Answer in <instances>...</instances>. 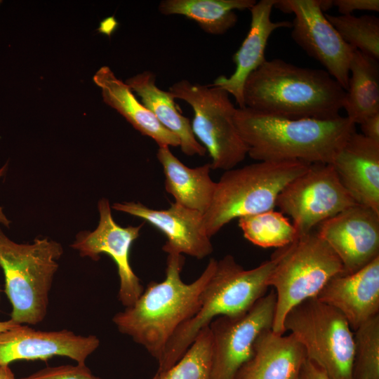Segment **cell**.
Listing matches in <instances>:
<instances>
[{
  "label": "cell",
  "mask_w": 379,
  "mask_h": 379,
  "mask_svg": "<svg viewBox=\"0 0 379 379\" xmlns=\"http://www.w3.org/2000/svg\"><path fill=\"white\" fill-rule=\"evenodd\" d=\"M273 267L270 259L250 270H245L231 255L217 260L213 274L201 294L198 311L171 336L158 361L157 372L172 367L200 331L208 326L214 319L244 312L264 296Z\"/></svg>",
  "instance_id": "277c9868"
},
{
  "label": "cell",
  "mask_w": 379,
  "mask_h": 379,
  "mask_svg": "<svg viewBox=\"0 0 379 379\" xmlns=\"http://www.w3.org/2000/svg\"><path fill=\"white\" fill-rule=\"evenodd\" d=\"M6 168H7V164H5L4 166L0 168V178L2 177L4 174L5 173ZM0 223L6 227H9L10 224H11V221L8 220V218L6 217V215L4 213V210L1 206H0Z\"/></svg>",
  "instance_id": "836d02e7"
},
{
  "label": "cell",
  "mask_w": 379,
  "mask_h": 379,
  "mask_svg": "<svg viewBox=\"0 0 379 379\" xmlns=\"http://www.w3.org/2000/svg\"><path fill=\"white\" fill-rule=\"evenodd\" d=\"M246 107L288 119H330L343 109L345 90L325 69L266 60L246 79Z\"/></svg>",
  "instance_id": "3957f363"
},
{
  "label": "cell",
  "mask_w": 379,
  "mask_h": 379,
  "mask_svg": "<svg viewBox=\"0 0 379 379\" xmlns=\"http://www.w3.org/2000/svg\"><path fill=\"white\" fill-rule=\"evenodd\" d=\"M168 91L174 99L184 100L192 108V130L208 152L211 169L227 171L246 158L248 149L234 123L237 108L225 90L182 79Z\"/></svg>",
  "instance_id": "9c48e42d"
},
{
  "label": "cell",
  "mask_w": 379,
  "mask_h": 379,
  "mask_svg": "<svg viewBox=\"0 0 379 379\" xmlns=\"http://www.w3.org/2000/svg\"><path fill=\"white\" fill-rule=\"evenodd\" d=\"M355 204L331 164H313L285 186L276 207L292 218L300 236Z\"/></svg>",
  "instance_id": "30bf717a"
},
{
  "label": "cell",
  "mask_w": 379,
  "mask_h": 379,
  "mask_svg": "<svg viewBox=\"0 0 379 379\" xmlns=\"http://www.w3.org/2000/svg\"><path fill=\"white\" fill-rule=\"evenodd\" d=\"M343 109L355 125L379 113L378 60L357 50L350 63Z\"/></svg>",
  "instance_id": "cb8c5ba5"
},
{
  "label": "cell",
  "mask_w": 379,
  "mask_h": 379,
  "mask_svg": "<svg viewBox=\"0 0 379 379\" xmlns=\"http://www.w3.org/2000/svg\"><path fill=\"white\" fill-rule=\"evenodd\" d=\"M353 379H379V314L354 331Z\"/></svg>",
  "instance_id": "f1b7e54d"
},
{
  "label": "cell",
  "mask_w": 379,
  "mask_h": 379,
  "mask_svg": "<svg viewBox=\"0 0 379 379\" xmlns=\"http://www.w3.org/2000/svg\"><path fill=\"white\" fill-rule=\"evenodd\" d=\"M244 237L262 248H281L298 237L297 231L289 219L274 210L239 218Z\"/></svg>",
  "instance_id": "484cf974"
},
{
  "label": "cell",
  "mask_w": 379,
  "mask_h": 379,
  "mask_svg": "<svg viewBox=\"0 0 379 379\" xmlns=\"http://www.w3.org/2000/svg\"><path fill=\"white\" fill-rule=\"evenodd\" d=\"M284 328L330 379H353L354 331L336 309L317 298L308 299L287 313Z\"/></svg>",
  "instance_id": "ba28073f"
},
{
  "label": "cell",
  "mask_w": 379,
  "mask_h": 379,
  "mask_svg": "<svg viewBox=\"0 0 379 379\" xmlns=\"http://www.w3.org/2000/svg\"><path fill=\"white\" fill-rule=\"evenodd\" d=\"M316 298L339 311L355 331L379 314V257L354 273L333 277Z\"/></svg>",
  "instance_id": "ac0fdd59"
},
{
  "label": "cell",
  "mask_w": 379,
  "mask_h": 379,
  "mask_svg": "<svg viewBox=\"0 0 379 379\" xmlns=\"http://www.w3.org/2000/svg\"><path fill=\"white\" fill-rule=\"evenodd\" d=\"M112 208L142 219L166 237L162 249L166 253L186 254L197 259L213 251L204 225V214L175 202L167 209H153L140 202L114 203Z\"/></svg>",
  "instance_id": "2e32d148"
},
{
  "label": "cell",
  "mask_w": 379,
  "mask_h": 379,
  "mask_svg": "<svg viewBox=\"0 0 379 379\" xmlns=\"http://www.w3.org/2000/svg\"><path fill=\"white\" fill-rule=\"evenodd\" d=\"M126 84L141 98L142 104L157 119L180 141L182 152L187 156H204L206 150L197 140L189 119L183 116L169 91L160 89L156 75L149 70L128 79Z\"/></svg>",
  "instance_id": "603a6c76"
},
{
  "label": "cell",
  "mask_w": 379,
  "mask_h": 379,
  "mask_svg": "<svg viewBox=\"0 0 379 379\" xmlns=\"http://www.w3.org/2000/svg\"><path fill=\"white\" fill-rule=\"evenodd\" d=\"M62 253V246L55 241L44 238L35 239L32 244H18L0 228V267L12 306L11 320L27 325L44 320Z\"/></svg>",
  "instance_id": "52a82bcc"
},
{
  "label": "cell",
  "mask_w": 379,
  "mask_h": 379,
  "mask_svg": "<svg viewBox=\"0 0 379 379\" xmlns=\"http://www.w3.org/2000/svg\"><path fill=\"white\" fill-rule=\"evenodd\" d=\"M300 379H330L327 375L315 364L306 359L305 361Z\"/></svg>",
  "instance_id": "d6a6232c"
},
{
  "label": "cell",
  "mask_w": 379,
  "mask_h": 379,
  "mask_svg": "<svg viewBox=\"0 0 379 379\" xmlns=\"http://www.w3.org/2000/svg\"><path fill=\"white\" fill-rule=\"evenodd\" d=\"M20 379H102L93 375L86 364L47 367Z\"/></svg>",
  "instance_id": "f546056e"
},
{
  "label": "cell",
  "mask_w": 379,
  "mask_h": 379,
  "mask_svg": "<svg viewBox=\"0 0 379 379\" xmlns=\"http://www.w3.org/2000/svg\"><path fill=\"white\" fill-rule=\"evenodd\" d=\"M98 208L100 215L97 227L79 233L71 246L82 257L94 260L100 255H109L115 262L119 277V300L125 307L133 305L144 291L140 279L133 272L129 260L131 247L139 237L143 225L123 227L113 219L108 199H101Z\"/></svg>",
  "instance_id": "4fadbf2b"
},
{
  "label": "cell",
  "mask_w": 379,
  "mask_h": 379,
  "mask_svg": "<svg viewBox=\"0 0 379 379\" xmlns=\"http://www.w3.org/2000/svg\"><path fill=\"white\" fill-rule=\"evenodd\" d=\"M306 359L304 348L291 333L279 335L266 329L257 338L252 357L234 379H300Z\"/></svg>",
  "instance_id": "ffe728a7"
},
{
  "label": "cell",
  "mask_w": 379,
  "mask_h": 379,
  "mask_svg": "<svg viewBox=\"0 0 379 379\" xmlns=\"http://www.w3.org/2000/svg\"><path fill=\"white\" fill-rule=\"evenodd\" d=\"M276 1H256L249 9L251 15L249 31L232 58L236 65L234 72L230 77H218L211 84L232 95L239 108L245 107L243 90L246 79L266 60L265 48L272 33L279 28L291 27V22L288 21H272L271 13Z\"/></svg>",
  "instance_id": "d6986e66"
},
{
  "label": "cell",
  "mask_w": 379,
  "mask_h": 379,
  "mask_svg": "<svg viewBox=\"0 0 379 379\" xmlns=\"http://www.w3.org/2000/svg\"><path fill=\"white\" fill-rule=\"evenodd\" d=\"M157 158L165 175V190L175 202L204 214L210 207L216 187L210 176V163L195 168L182 164L168 146H159Z\"/></svg>",
  "instance_id": "7402d4cb"
},
{
  "label": "cell",
  "mask_w": 379,
  "mask_h": 379,
  "mask_svg": "<svg viewBox=\"0 0 379 379\" xmlns=\"http://www.w3.org/2000/svg\"><path fill=\"white\" fill-rule=\"evenodd\" d=\"M93 80L100 88L105 104L117 111L142 135L151 138L159 147L180 146V139L138 100L130 87L117 78L109 67H101Z\"/></svg>",
  "instance_id": "44dd1931"
},
{
  "label": "cell",
  "mask_w": 379,
  "mask_h": 379,
  "mask_svg": "<svg viewBox=\"0 0 379 379\" xmlns=\"http://www.w3.org/2000/svg\"><path fill=\"white\" fill-rule=\"evenodd\" d=\"M167 254L164 279L150 282L133 305L112 319L119 332L142 345L157 361L178 327L198 311L201 294L217 262L211 258L201 275L187 284L180 276L185 257L177 253Z\"/></svg>",
  "instance_id": "7a4b0ae2"
},
{
  "label": "cell",
  "mask_w": 379,
  "mask_h": 379,
  "mask_svg": "<svg viewBox=\"0 0 379 379\" xmlns=\"http://www.w3.org/2000/svg\"><path fill=\"white\" fill-rule=\"evenodd\" d=\"M255 3V0H162L158 10L166 15L185 16L205 32L218 35L236 25V10H249Z\"/></svg>",
  "instance_id": "d4e9b609"
},
{
  "label": "cell",
  "mask_w": 379,
  "mask_h": 379,
  "mask_svg": "<svg viewBox=\"0 0 379 379\" xmlns=\"http://www.w3.org/2000/svg\"><path fill=\"white\" fill-rule=\"evenodd\" d=\"M212 339L209 326L198 333L183 356L169 369L152 379H210Z\"/></svg>",
  "instance_id": "83f0119b"
},
{
  "label": "cell",
  "mask_w": 379,
  "mask_h": 379,
  "mask_svg": "<svg viewBox=\"0 0 379 379\" xmlns=\"http://www.w3.org/2000/svg\"><path fill=\"white\" fill-rule=\"evenodd\" d=\"M270 259L274 267L268 286L274 287L276 294L272 330L284 335L287 313L303 301L316 298L328 281L344 270L339 258L314 230L277 248Z\"/></svg>",
  "instance_id": "8992f818"
},
{
  "label": "cell",
  "mask_w": 379,
  "mask_h": 379,
  "mask_svg": "<svg viewBox=\"0 0 379 379\" xmlns=\"http://www.w3.org/2000/svg\"><path fill=\"white\" fill-rule=\"evenodd\" d=\"M360 126L362 135L379 142V113L366 118Z\"/></svg>",
  "instance_id": "1f68e13d"
},
{
  "label": "cell",
  "mask_w": 379,
  "mask_h": 379,
  "mask_svg": "<svg viewBox=\"0 0 379 379\" xmlns=\"http://www.w3.org/2000/svg\"><path fill=\"white\" fill-rule=\"evenodd\" d=\"M319 236L354 273L379 257V213L355 204L318 225Z\"/></svg>",
  "instance_id": "5bb4252c"
},
{
  "label": "cell",
  "mask_w": 379,
  "mask_h": 379,
  "mask_svg": "<svg viewBox=\"0 0 379 379\" xmlns=\"http://www.w3.org/2000/svg\"><path fill=\"white\" fill-rule=\"evenodd\" d=\"M274 7L293 13L291 38L346 91L354 51L326 19L320 0H279Z\"/></svg>",
  "instance_id": "7c38bea8"
},
{
  "label": "cell",
  "mask_w": 379,
  "mask_h": 379,
  "mask_svg": "<svg viewBox=\"0 0 379 379\" xmlns=\"http://www.w3.org/2000/svg\"><path fill=\"white\" fill-rule=\"evenodd\" d=\"M276 307L274 290L248 310L234 316H220L209 324L212 339L210 379H234L241 366L253 354L261 332L272 328Z\"/></svg>",
  "instance_id": "8fae6325"
},
{
  "label": "cell",
  "mask_w": 379,
  "mask_h": 379,
  "mask_svg": "<svg viewBox=\"0 0 379 379\" xmlns=\"http://www.w3.org/2000/svg\"><path fill=\"white\" fill-rule=\"evenodd\" d=\"M357 204L379 213V142L354 131L331 164Z\"/></svg>",
  "instance_id": "e0dca14e"
},
{
  "label": "cell",
  "mask_w": 379,
  "mask_h": 379,
  "mask_svg": "<svg viewBox=\"0 0 379 379\" xmlns=\"http://www.w3.org/2000/svg\"><path fill=\"white\" fill-rule=\"evenodd\" d=\"M310 165L299 161H264L225 171L204 214L208 236L211 238L234 219L274 210L281 190Z\"/></svg>",
  "instance_id": "5b68a950"
},
{
  "label": "cell",
  "mask_w": 379,
  "mask_h": 379,
  "mask_svg": "<svg viewBox=\"0 0 379 379\" xmlns=\"http://www.w3.org/2000/svg\"><path fill=\"white\" fill-rule=\"evenodd\" d=\"M335 6L340 15H352L357 11H378V0H334Z\"/></svg>",
  "instance_id": "4dcf8cb0"
},
{
  "label": "cell",
  "mask_w": 379,
  "mask_h": 379,
  "mask_svg": "<svg viewBox=\"0 0 379 379\" xmlns=\"http://www.w3.org/2000/svg\"><path fill=\"white\" fill-rule=\"evenodd\" d=\"M1 2H2V1L0 0V4H1Z\"/></svg>",
  "instance_id": "74e56055"
},
{
  "label": "cell",
  "mask_w": 379,
  "mask_h": 379,
  "mask_svg": "<svg viewBox=\"0 0 379 379\" xmlns=\"http://www.w3.org/2000/svg\"><path fill=\"white\" fill-rule=\"evenodd\" d=\"M99 345L95 335H77L67 329L44 331L20 324L0 332V365L9 366L19 360L46 361L55 356L86 364Z\"/></svg>",
  "instance_id": "9a60e30c"
},
{
  "label": "cell",
  "mask_w": 379,
  "mask_h": 379,
  "mask_svg": "<svg viewBox=\"0 0 379 379\" xmlns=\"http://www.w3.org/2000/svg\"><path fill=\"white\" fill-rule=\"evenodd\" d=\"M0 379H17L9 366L0 365Z\"/></svg>",
  "instance_id": "e575fe53"
},
{
  "label": "cell",
  "mask_w": 379,
  "mask_h": 379,
  "mask_svg": "<svg viewBox=\"0 0 379 379\" xmlns=\"http://www.w3.org/2000/svg\"><path fill=\"white\" fill-rule=\"evenodd\" d=\"M234 123L258 161H299L331 164L356 125L346 117L288 119L248 107L237 108Z\"/></svg>",
  "instance_id": "6da1fadb"
},
{
  "label": "cell",
  "mask_w": 379,
  "mask_h": 379,
  "mask_svg": "<svg viewBox=\"0 0 379 379\" xmlns=\"http://www.w3.org/2000/svg\"><path fill=\"white\" fill-rule=\"evenodd\" d=\"M326 19L343 41L354 50L379 60V18L372 15H331Z\"/></svg>",
  "instance_id": "4316f807"
},
{
  "label": "cell",
  "mask_w": 379,
  "mask_h": 379,
  "mask_svg": "<svg viewBox=\"0 0 379 379\" xmlns=\"http://www.w3.org/2000/svg\"><path fill=\"white\" fill-rule=\"evenodd\" d=\"M1 288H0V299H1Z\"/></svg>",
  "instance_id": "8d00e7d4"
},
{
  "label": "cell",
  "mask_w": 379,
  "mask_h": 379,
  "mask_svg": "<svg viewBox=\"0 0 379 379\" xmlns=\"http://www.w3.org/2000/svg\"><path fill=\"white\" fill-rule=\"evenodd\" d=\"M18 325H20L11 319L6 321H0V332L11 329Z\"/></svg>",
  "instance_id": "d590c367"
}]
</instances>
